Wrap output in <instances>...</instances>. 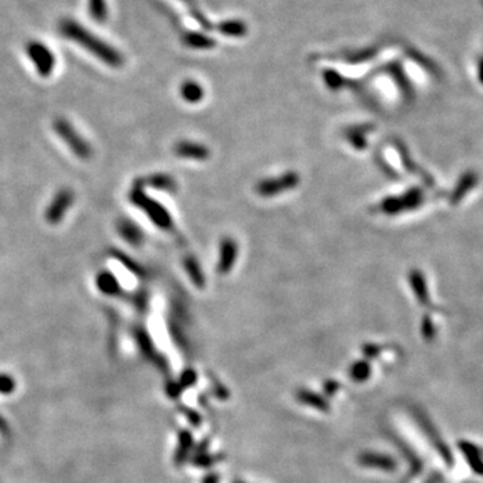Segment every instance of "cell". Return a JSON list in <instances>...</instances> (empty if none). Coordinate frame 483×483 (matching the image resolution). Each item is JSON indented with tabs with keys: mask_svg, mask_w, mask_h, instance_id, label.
I'll return each mask as SVG.
<instances>
[{
	"mask_svg": "<svg viewBox=\"0 0 483 483\" xmlns=\"http://www.w3.org/2000/svg\"><path fill=\"white\" fill-rule=\"evenodd\" d=\"M222 31H223V34H229V35H240V34H243V31H245V26L242 24V23H227V24H224L223 26V29H222Z\"/></svg>",
	"mask_w": 483,
	"mask_h": 483,
	"instance_id": "obj_13",
	"label": "cell"
},
{
	"mask_svg": "<svg viewBox=\"0 0 483 483\" xmlns=\"http://www.w3.org/2000/svg\"><path fill=\"white\" fill-rule=\"evenodd\" d=\"M118 231L122 235V238L131 243V245H138L143 239V233L136 227L132 222L128 220H122L118 224Z\"/></svg>",
	"mask_w": 483,
	"mask_h": 483,
	"instance_id": "obj_9",
	"label": "cell"
},
{
	"mask_svg": "<svg viewBox=\"0 0 483 483\" xmlns=\"http://www.w3.org/2000/svg\"><path fill=\"white\" fill-rule=\"evenodd\" d=\"M73 201H74L73 191L67 188L58 191L54 199L51 200L50 206L46 210V220L50 224L59 223L66 215L70 207L73 206Z\"/></svg>",
	"mask_w": 483,
	"mask_h": 483,
	"instance_id": "obj_6",
	"label": "cell"
},
{
	"mask_svg": "<svg viewBox=\"0 0 483 483\" xmlns=\"http://www.w3.org/2000/svg\"><path fill=\"white\" fill-rule=\"evenodd\" d=\"M54 128H55V132L66 143L67 147L77 157L89 159L92 156L93 150L90 144L74 129V127L65 118L55 120Z\"/></svg>",
	"mask_w": 483,
	"mask_h": 483,
	"instance_id": "obj_2",
	"label": "cell"
},
{
	"mask_svg": "<svg viewBox=\"0 0 483 483\" xmlns=\"http://www.w3.org/2000/svg\"><path fill=\"white\" fill-rule=\"evenodd\" d=\"M300 182V176L297 173H284L280 178H273V179H266L264 182L258 184L257 187V192L261 196H266V198H271L275 195H280L284 191L293 189L294 187L298 185Z\"/></svg>",
	"mask_w": 483,
	"mask_h": 483,
	"instance_id": "obj_5",
	"label": "cell"
},
{
	"mask_svg": "<svg viewBox=\"0 0 483 483\" xmlns=\"http://www.w3.org/2000/svg\"><path fill=\"white\" fill-rule=\"evenodd\" d=\"M132 201L137 207H140L141 210H144L148 217L159 226L163 229H168L171 227V217L168 215L167 211L159 206V203H156L154 200L150 199L144 195V191L141 189L140 185H137L132 191Z\"/></svg>",
	"mask_w": 483,
	"mask_h": 483,
	"instance_id": "obj_3",
	"label": "cell"
},
{
	"mask_svg": "<svg viewBox=\"0 0 483 483\" xmlns=\"http://www.w3.org/2000/svg\"><path fill=\"white\" fill-rule=\"evenodd\" d=\"M97 284H99L101 291L108 294V296H117L120 293V284L117 282L116 278L109 273L100 274L99 280H97Z\"/></svg>",
	"mask_w": 483,
	"mask_h": 483,
	"instance_id": "obj_10",
	"label": "cell"
},
{
	"mask_svg": "<svg viewBox=\"0 0 483 483\" xmlns=\"http://www.w3.org/2000/svg\"><path fill=\"white\" fill-rule=\"evenodd\" d=\"M220 262H219V271L220 273H229L233 268L236 258V245L233 239H224L220 246Z\"/></svg>",
	"mask_w": 483,
	"mask_h": 483,
	"instance_id": "obj_7",
	"label": "cell"
},
{
	"mask_svg": "<svg viewBox=\"0 0 483 483\" xmlns=\"http://www.w3.org/2000/svg\"><path fill=\"white\" fill-rule=\"evenodd\" d=\"M26 51L41 77H49L55 67V57L50 49L38 41H31L26 46Z\"/></svg>",
	"mask_w": 483,
	"mask_h": 483,
	"instance_id": "obj_4",
	"label": "cell"
},
{
	"mask_svg": "<svg viewBox=\"0 0 483 483\" xmlns=\"http://www.w3.org/2000/svg\"><path fill=\"white\" fill-rule=\"evenodd\" d=\"M176 154L185 159H196V160H204L208 157V150L199 144H192V143H185L182 141L176 145L175 148Z\"/></svg>",
	"mask_w": 483,
	"mask_h": 483,
	"instance_id": "obj_8",
	"label": "cell"
},
{
	"mask_svg": "<svg viewBox=\"0 0 483 483\" xmlns=\"http://www.w3.org/2000/svg\"><path fill=\"white\" fill-rule=\"evenodd\" d=\"M90 17L97 22H105L108 17V7L105 0H89Z\"/></svg>",
	"mask_w": 483,
	"mask_h": 483,
	"instance_id": "obj_11",
	"label": "cell"
},
{
	"mask_svg": "<svg viewBox=\"0 0 483 483\" xmlns=\"http://www.w3.org/2000/svg\"><path fill=\"white\" fill-rule=\"evenodd\" d=\"M59 33L67 39L78 43L84 49L90 51L93 55H96L103 64L108 66L118 67L124 65V57L121 52L113 49L110 45L103 42L99 36L93 35L84 26H81L78 22L66 17L61 19L59 22Z\"/></svg>",
	"mask_w": 483,
	"mask_h": 483,
	"instance_id": "obj_1",
	"label": "cell"
},
{
	"mask_svg": "<svg viewBox=\"0 0 483 483\" xmlns=\"http://www.w3.org/2000/svg\"><path fill=\"white\" fill-rule=\"evenodd\" d=\"M182 96H183L184 100L189 101V102H198V101L201 100L203 89L195 82H185L182 87Z\"/></svg>",
	"mask_w": 483,
	"mask_h": 483,
	"instance_id": "obj_12",
	"label": "cell"
}]
</instances>
